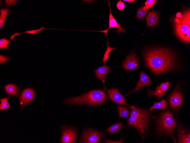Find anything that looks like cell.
I'll return each mask as SVG.
<instances>
[{
  "label": "cell",
  "instance_id": "cell-1",
  "mask_svg": "<svg viewBox=\"0 0 190 143\" xmlns=\"http://www.w3.org/2000/svg\"><path fill=\"white\" fill-rule=\"evenodd\" d=\"M144 59L148 67L156 74L174 70L177 66L174 53L166 48L158 47L147 50L144 54Z\"/></svg>",
  "mask_w": 190,
  "mask_h": 143
},
{
  "label": "cell",
  "instance_id": "cell-15",
  "mask_svg": "<svg viewBox=\"0 0 190 143\" xmlns=\"http://www.w3.org/2000/svg\"><path fill=\"white\" fill-rule=\"evenodd\" d=\"M158 13L154 10L149 11L145 18L147 22V26L149 27L157 25L158 22Z\"/></svg>",
  "mask_w": 190,
  "mask_h": 143
},
{
  "label": "cell",
  "instance_id": "cell-18",
  "mask_svg": "<svg viewBox=\"0 0 190 143\" xmlns=\"http://www.w3.org/2000/svg\"><path fill=\"white\" fill-rule=\"evenodd\" d=\"M129 108L131 110L130 116L135 117L138 116L145 117H150L149 111L148 110H144L130 106Z\"/></svg>",
  "mask_w": 190,
  "mask_h": 143
},
{
  "label": "cell",
  "instance_id": "cell-27",
  "mask_svg": "<svg viewBox=\"0 0 190 143\" xmlns=\"http://www.w3.org/2000/svg\"><path fill=\"white\" fill-rule=\"evenodd\" d=\"M11 42V40H8L5 38H2L0 39V49L3 48L9 49L7 45Z\"/></svg>",
  "mask_w": 190,
  "mask_h": 143
},
{
  "label": "cell",
  "instance_id": "cell-21",
  "mask_svg": "<svg viewBox=\"0 0 190 143\" xmlns=\"http://www.w3.org/2000/svg\"><path fill=\"white\" fill-rule=\"evenodd\" d=\"M123 124L121 122L113 124L107 129V131L110 134H113L121 129L123 127Z\"/></svg>",
  "mask_w": 190,
  "mask_h": 143
},
{
  "label": "cell",
  "instance_id": "cell-31",
  "mask_svg": "<svg viewBox=\"0 0 190 143\" xmlns=\"http://www.w3.org/2000/svg\"><path fill=\"white\" fill-rule=\"evenodd\" d=\"M18 0H5L6 5L7 6L14 5L16 2H18Z\"/></svg>",
  "mask_w": 190,
  "mask_h": 143
},
{
  "label": "cell",
  "instance_id": "cell-28",
  "mask_svg": "<svg viewBox=\"0 0 190 143\" xmlns=\"http://www.w3.org/2000/svg\"><path fill=\"white\" fill-rule=\"evenodd\" d=\"M156 0H147L144 3L145 6H144V9L148 11L150 8H152L154 4L157 1Z\"/></svg>",
  "mask_w": 190,
  "mask_h": 143
},
{
  "label": "cell",
  "instance_id": "cell-35",
  "mask_svg": "<svg viewBox=\"0 0 190 143\" xmlns=\"http://www.w3.org/2000/svg\"><path fill=\"white\" fill-rule=\"evenodd\" d=\"M122 1H125L129 2V3H133L135 1V0H121Z\"/></svg>",
  "mask_w": 190,
  "mask_h": 143
},
{
  "label": "cell",
  "instance_id": "cell-6",
  "mask_svg": "<svg viewBox=\"0 0 190 143\" xmlns=\"http://www.w3.org/2000/svg\"><path fill=\"white\" fill-rule=\"evenodd\" d=\"M103 134L95 130L87 129L84 130L79 142L80 143H97L101 142Z\"/></svg>",
  "mask_w": 190,
  "mask_h": 143
},
{
  "label": "cell",
  "instance_id": "cell-11",
  "mask_svg": "<svg viewBox=\"0 0 190 143\" xmlns=\"http://www.w3.org/2000/svg\"><path fill=\"white\" fill-rule=\"evenodd\" d=\"M109 4L108 5L109 6L110 12H109V27L108 29L104 30L102 31H98L102 32L105 33L107 37V33L108 30L111 28L117 27L118 29L116 31L117 33L118 34H119L121 32H122L124 33L125 32V30L123 27H122L121 23L118 24L117 21L112 16L111 13V9L110 6V2L108 1Z\"/></svg>",
  "mask_w": 190,
  "mask_h": 143
},
{
  "label": "cell",
  "instance_id": "cell-4",
  "mask_svg": "<svg viewBox=\"0 0 190 143\" xmlns=\"http://www.w3.org/2000/svg\"><path fill=\"white\" fill-rule=\"evenodd\" d=\"M157 133L159 136L166 135L174 139L175 121L170 111L162 112L156 122Z\"/></svg>",
  "mask_w": 190,
  "mask_h": 143
},
{
  "label": "cell",
  "instance_id": "cell-22",
  "mask_svg": "<svg viewBox=\"0 0 190 143\" xmlns=\"http://www.w3.org/2000/svg\"><path fill=\"white\" fill-rule=\"evenodd\" d=\"M119 113V118H127L129 116V111L125 106L117 105Z\"/></svg>",
  "mask_w": 190,
  "mask_h": 143
},
{
  "label": "cell",
  "instance_id": "cell-20",
  "mask_svg": "<svg viewBox=\"0 0 190 143\" xmlns=\"http://www.w3.org/2000/svg\"><path fill=\"white\" fill-rule=\"evenodd\" d=\"M168 103L166 100L163 99L159 102H155L154 105L149 108V111L151 112L154 109H161L163 110L168 108Z\"/></svg>",
  "mask_w": 190,
  "mask_h": 143
},
{
  "label": "cell",
  "instance_id": "cell-12",
  "mask_svg": "<svg viewBox=\"0 0 190 143\" xmlns=\"http://www.w3.org/2000/svg\"><path fill=\"white\" fill-rule=\"evenodd\" d=\"M171 83L168 81L163 82L158 86L154 91L148 89V95L149 97L153 96H156L158 99L162 97L166 93L171 85Z\"/></svg>",
  "mask_w": 190,
  "mask_h": 143
},
{
  "label": "cell",
  "instance_id": "cell-17",
  "mask_svg": "<svg viewBox=\"0 0 190 143\" xmlns=\"http://www.w3.org/2000/svg\"><path fill=\"white\" fill-rule=\"evenodd\" d=\"M110 71V67L108 66L104 65L101 66L94 71L95 74L96 78L104 82L107 74Z\"/></svg>",
  "mask_w": 190,
  "mask_h": 143
},
{
  "label": "cell",
  "instance_id": "cell-25",
  "mask_svg": "<svg viewBox=\"0 0 190 143\" xmlns=\"http://www.w3.org/2000/svg\"><path fill=\"white\" fill-rule=\"evenodd\" d=\"M9 98V97H7L0 99L1 102L0 105V110L7 109L10 106V104L8 101Z\"/></svg>",
  "mask_w": 190,
  "mask_h": 143
},
{
  "label": "cell",
  "instance_id": "cell-29",
  "mask_svg": "<svg viewBox=\"0 0 190 143\" xmlns=\"http://www.w3.org/2000/svg\"><path fill=\"white\" fill-rule=\"evenodd\" d=\"M11 9V8L1 9L0 10V17L6 19Z\"/></svg>",
  "mask_w": 190,
  "mask_h": 143
},
{
  "label": "cell",
  "instance_id": "cell-13",
  "mask_svg": "<svg viewBox=\"0 0 190 143\" xmlns=\"http://www.w3.org/2000/svg\"><path fill=\"white\" fill-rule=\"evenodd\" d=\"M35 93L31 88H27L24 90L19 97L22 108L26 104L32 101L34 99Z\"/></svg>",
  "mask_w": 190,
  "mask_h": 143
},
{
  "label": "cell",
  "instance_id": "cell-24",
  "mask_svg": "<svg viewBox=\"0 0 190 143\" xmlns=\"http://www.w3.org/2000/svg\"><path fill=\"white\" fill-rule=\"evenodd\" d=\"M144 6H142L139 8L137 13V18L138 20L144 18L148 11L143 9Z\"/></svg>",
  "mask_w": 190,
  "mask_h": 143
},
{
  "label": "cell",
  "instance_id": "cell-34",
  "mask_svg": "<svg viewBox=\"0 0 190 143\" xmlns=\"http://www.w3.org/2000/svg\"><path fill=\"white\" fill-rule=\"evenodd\" d=\"M123 141V140L122 139H121V140H120L118 141H115V142H114L113 141H111L110 140H106V141H105V142L106 143H122Z\"/></svg>",
  "mask_w": 190,
  "mask_h": 143
},
{
  "label": "cell",
  "instance_id": "cell-16",
  "mask_svg": "<svg viewBox=\"0 0 190 143\" xmlns=\"http://www.w3.org/2000/svg\"><path fill=\"white\" fill-rule=\"evenodd\" d=\"M177 125L178 142L189 143L190 142V134L187 132L178 121H177Z\"/></svg>",
  "mask_w": 190,
  "mask_h": 143
},
{
  "label": "cell",
  "instance_id": "cell-8",
  "mask_svg": "<svg viewBox=\"0 0 190 143\" xmlns=\"http://www.w3.org/2000/svg\"><path fill=\"white\" fill-rule=\"evenodd\" d=\"M77 134L75 130L70 127L64 128L62 131L61 139V143H74L77 138Z\"/></svg>",
  "mask_w": 190,
  "mask_h": 143
},
{
  "label": "cell",
  "instance_id": "cell-3",
  "mask_svg": "<svg viewBox=\"0 0 190 143\" xmlns=\"http://www.w3.org/2000/svg\"><path fill=\"white\" fill-rule=\"evenodd\" d=\"M107 99V96L104 90H95L77 97L69 98L66 100L65 102L72 104L97 106L105 102Z\"/></svg>",
  "mask_w": 190,
  "mask_h": 143
},
{
  "label": "cell",
  "instance_id": "cell-7",
  "mask_svg": "<svg viewBox=\"0 0 190 143\" xmlns=\"http://www.w3.org/2000/svg\"><path fill=\"white\" fill-rule=\"evenodd\" d=\"M139 59L135 53L133 52L129 54L123 62L122 67L127 71H130L139 68Z\"/></svg>",
  "mask_w": 190,
  "mask_h": 143
},
{
  "label": "cell",
  "instance_id": "cell-2",
  "mask_svg": "<svg viewBox=\"0 0 190 143\" xmlns=\"http://www.w3.org/2000/svg\"><path fill=\"white\" fill-rule=\"evenodd\" d=\"M175 33L181 40L189 43L190 41V10L188 9L178 12L174 20Z\"/></svg>",
  "mask_w": 190,
  "mask_h": 143
},
{
  "label": "cell",
  "instance_id": "cell-10",
  "mask_svg": "<svg viewBox=\"0 0 190 143\" xmlns=\"http://www.w3.org/2000/svg\"><path fill=\"white\" fill-rule=\"evenodd\" d=\"M106 91L108 97L111 100L121 105H128L124 96L120 93L117 89L113 88L106 90Z\"/></svg>",
  "mask_w": 190,
  "mask_h": 143
},
{
  "label": "cell",
  "instance_id": "cell-19",
  "mask_svg": "<svg viewBox=\"0 0 190 143\" xmlns=\"http://www.w3.org/2000/svg\"><path fill=\"white\" fill-rule=\"evenodd\" d=\"M4 88L7 93L10 95L17 96L18 94V89L14 84H9L6 85Z\"/></svg>",
  "mask_w": 190,
  "mask_h": 143
},
{
  "label": "cell",
  "instance_id": "cell-33",
  "mask_svg": "<svg viewBox=\"0 0 190 143\" xmlns=\"http://www.w3.org/2000/svg\"><path fill=\"white\" fill-rule=\"evenodd\" d=\"M5 19L0 17V28L1 29L3 26Z\"/></svg>",
  "mask_w": 190,
  "mask_h": 143
},
{
  "label": "cell",
  "instance_id": "cell-5",
  "mask_svg": "<svg viewBox=\"0 0 190 143\" xmlns=\"http://www.w3.org/2000/svg\"><path fill=\"white\" fill-rule=\"evenodd\" d=\"M150 118L141 116H130L127 120V124L136 128L143 138L148 131Z\"/></svg>",
  "mask_w": 190,
  "mask_h": 143
},
{
  "label": "cell",
  "instance_id": "cell-14",
  "mask_svg": "<svg viewBox=\"0 0 190 143\" xmlns=\"http://www.w3.org/2000/svg\"><path fill=\"white\" fill-rule=\"evenodd\" d=\"M139 76V80L137 82L135 88L129 94L139 90L144 86L151 84L150 78L144 71L140 72Z\"/></svg>",
  "mask_w": 190,
  "mask_h": 143
},
{
  "label": "cell",
  "instance_id": "cell-32",
  "mask_svg": "<svg viewBox=\"0 0 190 143\" xmlns=\"http://www.w3.org/2000/svg\"><path fill=\"white\" fill-rule=\"evenodd\" d=\"M11 59L7 58L4 56L1 55H0V63H6L7 61Z\"/></svg>",
  "mask_w": 190,
  "mask_h": 143
},
{
  "label": "cell",
  "instance_id": "cell-23",
  "mask_svg": "<svg viewBox=\"0 0 190 143\" xmlns=\"http://www.w3.org/2000/svg\"><path fill=\"white\" fill-rule=\"evenodd\" d=\"M44 29H47L45 28L43 26H42L40 28L38 29L33 30L31 31H27L23 33H18L16 32H15L14 34L11 35V37H10V39L11 40H12L14 39V38L15 36H18L22 34L27 33L31 34H34L40 32Z\"/></svg>",
  "mask_w": 190,
  "mask_h": 143
},
{
  "label": "cell",
  "instance_id": "cell-9",
  "mask_svg": "<svg viewBox=\"0 0 190 143\" xmlns=\"http://www.w3.org/2000/svg\"><path fill=\"white\" fill-rule=\"evenodd\" d=\"M183 97L181 92L176 89L172 93L169 98V106L172 109L176 110L181 105Z\"/></svg>",
  "mask_w": 190,
  "mask_h": 143
},
{
  "label": "cell",
  "instance_id": "cell-30",
  "mask_svg": "<svg viewBox=\"0 0 190 143\" xmlns=\"http://www.w3.org/2000/svg\"><path fill=\"white\" fill-rule=\"evenodd\" d=\"M116 6L117 9L119 10H122L125 7L124 3L120 0L117 3Z\"/></svg>",
  "mask_w": 190,
  "mask_h": 143
},
{
  "label": "cell",
  "instance_id": "cell-26",
  "mask_svg": "<svg viewBox=\"0 0 190 143\" xmlns=\"http://www.w3.org/2000/svg\"><path fill=\"white\" fill-rule=\"evenodd\" d=\"M107 43V48L105 52L104 53V57L102 59V61L104 62V64L108 60L109 57V54L111 51L115 50H117V48H113L109 47L108 45V42Z\"/></svg>",
  "mask_w": 190,
  "mask_h": 143
}]
</instances>
